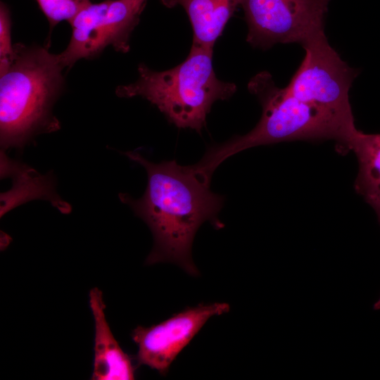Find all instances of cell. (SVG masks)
<instances>
[{"label": "cell", "mask_w": 380, "mask_h": 380, "mask_svg": "<svg viewBox=\"0 0 380 380\" xmlns=\"http://www.w3.org/2000/svg\"><path fill=\"white\" fill-rule=\"evenodd\" d=\"M124 154L143 166L148 175L140 198L120 194L121 201L132 208L153 234L154 245L146 263L172 262L189 274H198L191 257L194 239L205 222L215 229L223 228L218 217L223 196L210 190V180L193 165L182 166L175 160L154 163L136 151Z\"/></svg>", "instance_id": "1"}, {"label": "cell", "mask_w": 380, "mask_h": 380, "mask_svg": "<svg viewBox=\"0 0 380 380\" xmlns=\"http://www.w3.org/2000/svg\"><path fill=\"white\" fill-rule=\"evenodd\" d=\"M248 89L261 103L260 120L247 134L210 146L195 164L204 175L212 177L223 161L239 152L281 141L332 139L336 141L338 151H347L349 139L357 129L352 112L298 99L285 87H277L267 72L253 77Z\"/></svg>", "instance_id": "2"}, {"label": "cell", "mask_w": 380, "mask_h": 380, "mask_svg": "<svg viewBox=\"0 0 380 380\" xmlns=\"http://www.w3.org/2000/svg\"><path fill=\"white\" fill-rule=\"evenodd\" d=\"M59 54L38 45L14 44L0 74V139L4 148L21 147L34 135L60 127L52 108L65 84Z\"/></svg>", "instance_id": "3"}, {"label": "cell", "mask_w": 380, "mask_h": 380, "mask_svg": "<svg viewBox=\"0 0 380 380\" xmlns=\"http://www.w3.org/2000/svg\"><path fill=\"white\" fill-rule=\"evenodd\" d=\"M139 77L116 88L119 97L141 96L156 106L179 128L200 133L213 104L229 99L234 83L220 80L213 65V49L193 44L186 59L173 68L155 71L145 64L138 67Z\"/></svg>", "instance_id": "4"}, {"label": "cell", "mask_w": 380, "mask_h": 380, "mask_svg": "<svg viewBox=\"0 0 380 380\" xmlns=\"http://www.w3.org/2000/svg\"><path fill=\"white\" fill-rule=\"evenodd\" d=\"M331 0H241L248 25L246 41L263 49L277 44L302 46L325 36Z\"/></svg>", "instance_id": "5"}, {"label": "cell", "mask_w": 380, "mask_h": 380, "mask_svg": "<svg viewBox=\"0 0 380 380\" xmlns=\"http://www.w3.org/2000/svg\"><path fill=\"white\" fill-rule=\"evenodd\" d=\"M305 54L285 89L293 96L352 112L349 90L357 75L329 45L326 35L303 46Z\"/></svg>", "instance_id": "6"}, {"label": "cell", "mask_w": 380, "mask_h": 380, "mask_svg": "<svg viewBox=\"0 0 380 380\" xmlns=\"http://www.w3.org/2000/svg\"><path fill=\"white\" fill-rule=\"evenodd\" d=\"M229 309L226 303L200 304L151 327L138 326L132 333L138 348V364L165 375L177 356L205 322L211 317L228 312Z\"/></svg>", "instance_id": "7"}, {"label": "cell", "mask_w": 380, "mask_h": 380, "mask_svg": "<svg viewBox=\"0 0 380 380\" xmlns=\"http://www.w3.org/2000/svg\"><path fill=\"white\" fill-rule=\"evenodd\" d=\"M146 0H106L91 4L75 18L71 39L89 59L107 46L127 53Z\"/></svg>", "instance_id": "8"}, {"label": "cell", "mask_w": 380, "mask_h": 380, "mask_svg": "<svg viewBox=\"0 0 380 380\" xmlns=\"http://www.w3.org/2000/svg\"><path fill=\"white\" fill-rule=\"evenodd\" d=\"M89 304L95 328L91 379H134L135 368L132 358L122 349L110 329L105 315L103 293L99 288L90 290Z\"/></svg>", "instance_id": "9"}, {"label": "cell", "mask_w": 380, "mask_h": 380, "mask_svg": "<svg viewBox=\"0 0 380 380\" xmlns=\"http://www.w3.org/2000/svg\"><path fill=\"white\" fill-rule=\"evenodd\" d=\"M171 8L181 6L191 22L193 44L213 48L241 0H160Z\"/></svg>", "instance_id": "10"}, {"label": "cell", "mask_w": 380, "mask_h": 380, "mask_svg": "<svg viewBox=\"0 0 380 380\" xmlns=\"http://www.w3.org/2000/svg\"><path fill=\"white\" fill-rule=\"evenodd\" d=\"M358 162L355 182L356 191L375 210H380V133L366 134L357 129L347 146Z\"/></svg>", "instance_id": "11"}, {"label": "cell", "mask_w": 380, "mask_h": 380, "mask_svg": "<svg viewBox=\"0 0 380 380\" xmlns=\"http://www.w3.org/2000/svg\"><path fill=\"white\" fill-rule=\"evenodd\" d=\"M51 27L66 20L68 23L85 6L90 0H37Z\"/></svg>", "instance_id": "12"}, {"label": "cell", "mask_w": 380, "mask_h": 380, "mask_svg": "<svg viewBox=\"0 0 380 380\" xmlns=\"http://www.w3.org/2000/svg\"><path fill=\"white\" fill-rule=\"evenodd\" d=\"M11 18L8 8L1 3L0 8V74L11 64L14 55L11 42Z\"/></svg>", "instance_id": "13"}, {"label": "cell", "mask_w": 380, "mask_h": 380, "mask_svg": "<svg viewBox=\"0 0 380 380\" xmlns=\"http://www.w3.org/2000/svg\"><path fill=\"white\" fill-rule=\"evenodd\" d=\"M376 215H377V217H378V220H379V222L380 224V210L376 212ZM373 309L374 310H380V297L379 298V300L374 303V305H373Z\"/></svg>", "instance_id": "14"}]
</instances>
